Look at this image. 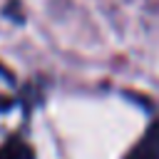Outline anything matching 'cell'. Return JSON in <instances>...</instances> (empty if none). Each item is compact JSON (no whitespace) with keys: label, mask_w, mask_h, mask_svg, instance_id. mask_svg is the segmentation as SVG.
<instances>
[{"label":"cell","mask_w":159,"mask_h":159,"mask_svg":"<svg viewBox=\"0 0 159 159\" xmlns=\"http://www.w3.org/2000/svg\"><path fill=\"white\" fill-rule=\"evenodd\" d=\"M124 159H159V124H152Z\"/></svg>","instance_id":"obj_1"},{"label":"cell","mask_w":159,"mask_h":159,"mask_svg":"<svg viewBox=\"0 0 159 159\" xmlns=\"http://www.w3.org/2000/svg\"><path fill=\"white\" fill-rule=\"evenodd\" d=\"M0 159H35V157H32L30 144H25L22 139L12 137V139L0 144Z\"/></svg>","instance_id":"obj_2"}]
</instances>
